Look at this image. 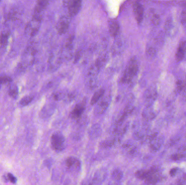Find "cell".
Returning <instances> with one entry per match:
<instances>
[{
	"label": "cell",
	"mask_w": 186,
	"mask_h": 185,
	"mask_svg": "<svg viewBox=\"0 0 186 185\" xmlns=\"http://www.w3.org/2000/svg\"><path fill=\"white\" fill-rule=\"evenodd\" d=\"M139 66L137 60L136 59H132L128 67L126 70L125 73L123 74L121 81L123 84H128L132 81L134 77L137 75L138 71Z\"/></svg>",
	"instance_id": "1"
},
{
	"label": "cell",
	"mask_w": 186,
	"mask_h": 185,
	"mask_svg": "<svg viewBox=\"0 0 186 185\" xmlns=\"http://www.w3.org/2000/svg\"><path fill=\"white\" fill-rule=\"evenodd\" d=\"M51 143L53 150L61 151L65 148V138L62 133L57 132L51 136Z\"/></svg>",
	"instance_id": "2"
},
{
	"label": "cell",
	"mask_w": 186,
	"mask_h": 185,
	"mask_svg": "<svg viewBox=\"0 0 186 185\" xmlns=\"http://www.w3.org/2000/svg\"><path fill=\"white\" fill-rule=\"evenodd\" d=\"M85 107L86 103L85 102H81L76 104L70 113V116L72 119L76 120H80L85 111Z\"/></svg>",
	"instance_id": "3"
},
{
	"label": "cell",
	"mask_w": 186,
	"mask_h": 185,
	"mask_svg": "<svg viewBox=\"0 0 186 185\" xmlns=\"http://www.w3.org/2000/svg\"><path fill=\"white\" fill-rule=\"evenodd\" d=\"M82 5L81 0H69L68 11L71 16H76L80 11Z\"/></svg>",
	"instance_id": "4"
},
{
	"label": "cell",
	"mask_w": 186,
	"mask_h": 185,
	"mask_svg": "<svg viewBox=\"0 0 186 185\" xmlns=\"http://www.w3.org/2000/svg\"><path fill=\"white\" fill-rule=\"evenodd\" d=\"M109 104V101L107 98H105L104 96L102 97L99 101L97 102V105L96 106L94 110L95 115H100L104 114L106 111Z\"/></svg>",
	"instance_id": "5"
},
{
	"label": "cell",
	"mask_w": 186,
	"mask_h": 185,
	"mask_svg": "<svg viewBox=\"0 0 186 185\" xmlns=\"http://www.w3.org/2000/svg\"><path fill=\"white\" fill-rule=\"evenodd\" d=\"M160 174L158 170L155 168L149 169V172L146 178L144 180L145 183L147 184H155L159 181Z\"/></svg>",
	"instance_id": "6"
},
{
	"label": "cell",
	"mask_w": 186,
	"mask_h": 185,
	"mask_svg": "<svg viewBox=\"0 0 186 185\" xmlns=\"http://www.w3.org/2000/svg\"><path fill=\"white\" fill-rule=\"evenodd\" d=\"M133 12L134 16L138 24H141L143 21L144 17V8L142 4L136 2L133 4Z\"/></svg>",
	"instance_id": "7"
},
{
	"label": "cell",
	"mask_w": 186,
	"mask_h": 185,
	"mask_svg": "<svg viewBox=\"0 0 186 185\" xmlns=\"http://www.w3.org/2000/svg\"><path fill=\"white\" fill-rule=\"evenodd\" d=\"M65 165L70 170H77L81 167L80 161L76 157L70 156L66 160Z\"/></svg>",
	"instance_id": "8"
},
{
	"label": "cell",
	"mask_w": 186,
	"mask_h": 185,
	"mask_svg": "<svg viewBox=\"0 0 186 185\" xmlns=\"http://www.w3.org/2000/svg\"><path fill=\"white\" fill-rule=\"evenodd\" d=\"M101 133V128L98 124H95L90 128L89 131V137L92 139L98 138Z\"/></svg>",
	"instance_id": "9"
},
{
	"label": "cell",
	"mask_w": 186,
	"mask_h": 185,
	"mask_svg": "<svg viewBox=\"0 0 186 185\" xmlns=\"http://www.w3.org/2000/svg\"><path fill=\"white\" fill-rule=\"evenodd\" d=\"M69 23L67 19H66L65 18L62 19L59 21L58 27H57V29H58L59 32L61 34L65 33L67 31V29L69 27Z\"/></svg>",
	"instance_id": "10"
},
{
	"label": "cell",
	"mask_w": 186,
	"mask_h": 185,
	"mask_svg": "<svg viewBox=\"0 0 186 185\" xmlns=\"http://www.w3.org/2000/svg\"><path fill=\"white\" fill-rule=\"evenodd\" d=\"M105 92V91L104 88H100L96 92H95L91 101V105H94L95 104L97 103L102 97L104 96Z\"/></svg>",
	"instance_id": "11"
},
{
	"label": "cell",
	"mask_w": 186,
	"mask_h": 185,
	"mask_svg": "<svg viewBox=\"0 0 186 185\" xmlns=\"http://www.w3.org/2000/svg\"><path fill=\"white\" fill-rule=\"evenodd\" d=\"M119 30V25L116 20H112L109 23V32L112 36L118 34Z\"/></svg>",
	"instance_id": "12"
},
{
	"label": "cell",
	"mask_w": 186,
	"mask_h": 185,
	"mask_svg": "<svg viewBox=\"0 0 186 185\" xmlns=\"http://www.w3.org/2000/svg\"><path fill=\"white\" fill-rule=\"evenodd\" d=\"M156 98V92L154 90H148L145 93V102L147 103V106L151 105Z\"/></svg>",
	"instance_id": "13"
},
{
	"label": "cell",
	"mask_w": 186,
	"mask_h": 185,
	"mask_svg": "<svg viewBox=\"0 0 186 185\" xmlns=\"http://www.w3.org/2000/svg\"><path fill=\"white\" fill-rule=\"evenodd\" d=\"M162 141L160 138H155L151 141V144L150 145L151 150L153 151H156L158 150L162 145Z\"/></svg>",
	"instance_id": "14"
},
{
	"label": "cell",
	"mask_w": 186,
	"mask_h": 185,
	"mask_svg": "<svg viewBox=\"0 0 186 185\" xmlns=\"http://www.w3.org/2000/svg\"><path fill=\"white\" fill-rule=\"evenodd\" d=\"M123 177V173L119 169H115L112 173V178L115 181H120Z\"/></svg>",
	"instance_id": "15"
},
{
	"label": "cell",
	"mask_w": 186,
	"mask_h": 185,
	"mask_svg": "<svg viewBox=\"0 0 186 185\" xmlns=\"http://www.w3.org/2000/svg\"><path fill=\"white\" fill-rule=\"evenodd\" d=\"M149 169H141L136 172V177L140 180H145L148 175Z\"/></svg>",
	"instance_id": "16"
},
{
	"label": "cell",
	"mask_w": 186,
	"mask_h": 185,
	"mask_svg": "<svg viewBox=\"0 0 186 185\" xmlns=\"http://www.w3.org/2000/svg\"><path fill=\"white\" fill-rule=\"evenodd\" d=\"M49 0H38L36 7V11L38 12H40L45 9L48 5Z\"/></svg>",
	"instance_id": "17"
},
{
	"label": "cell",
	"mask_w": 186,
	"mask_h": 185,
	"mask_svg": "<svg viewBox=\"0 0 186 185\" xmlns=\"http://www.w3.org/2000/svg\"><path fill=\"white\" fill-rule=\"evenodd\" d=\"M115 140L113 139V140H105L104 141L100 143V146L102 148H108V147H111L114 146L115 144Z\"/></svg>",
	"instance_id": "18"
},
{
	"label": "cell",
	"mask_w": 186,
	"mask_h": 185,
	"mask_svg": "<svg viewBox=\"0 0 186 185\" xmlns=\"http://www.w3.org/2000/svg\"><path fill=\"white\" fill-rule=\"evenodd\" d=\"M44 109H44L45 111H44V112H45L44 115H46V116H49L54 112L55 106L53 104H49L48 106L45 107Z\"/></svg>",
	"instance_id": "19"
},
{
	"label": "cell",
	"mask_w": 186,
	"mask_h": 185,
	"mask_svg": "<svg viewBox=\"0 0 186 185\" xmlns=\"http://www.w3.org/2000/svg\"><path fill=\"white\" fill-rule=\"evenodd\" d=\"M33 99V97L30 96H27L24 97L20 101V104L22 106H27L32 101Z\"/></svg>",
	"instance_id": "20"
},
{
	"label": "cell",
	"mask_w": 186,
	"mask_h": 185,
	"mask_svg": "<svg viewBox=\"0 0 186 185\" xmlns=\"http://www.w3.org/2000/svg\"><path fill=\"white\" fill-rule=\"evenodd\" d=\"M18 88L16 85H13L11 86L9 90V95L11 97L13 98H16L18 96Z\"/></svg>",
	"instance_id": "21"
},
{
	"label": "cell",
	"mask_w": 186,
	"mask_h": 185,
	"mask_svg": "<svg viewBox=\"0 0 186 185\" xmlns=\"http://www.w3.org/2000/svg\"><path fill=\"white\" fill-rule=\"evenodd\" d=\"M67 93V92H65L64 91H57L53 94V99L56 101H59V100L63 99L65 98Z\"/></svg>",
	"instance_id": "22"
},
{
	"label": "cell",
	"mask_w": 186,
	"mask_h": 185,
	"mask_svg": "<svg viewBox=\"0 0 186 185\" xmlns=\"http://www.w3.org/2000/svg\"><path fill=\"white\" fill-rule=\"evenodd\" d=\"M186 83L184 82V81L178 80L177 83H176V89L179 92H181V91L184 90L185 88H186Z\"/></svg>",
	"instance_id": "23"
},
{
	"label": "cell",
	"mask_w": 186,
	"mask_h": 185,
	"mask_svg": "<svg viewBox=\"0 0 186 185\" xmlns=\"http://www.w3.org/2000/svg\"><path fill=\"white\" fill-rule=\"evenodd\" d=\"M12 81V79L11 77L8 76H2L0 77V88H1L2 84L8 83Z\"/></svg>",
	"instance_id": "24"
},
{
	"label": "cell",
	"mask_w": 186,
	"mask_h": 185,
	"mask_svg": "<svg viewBox=\"0 0 186 185\" xmlns=\"http://www.w3.org/2000/svg\"><path fill=\"white\" fill-rule=\"evenodd\" d=\"M185 154L182 153H176L171 155V159L174 161H178L184 158Z\"/></svg>",
	"instance_id": "25"
},
{
	"label": "cell",
	"mask_w": 186,
	"mask_h": 185,
	"mask_svg": "<svg viewBox=\"0 0 186 185\" xmlns=\"http://www.w3.org/2000/svg\"><path fill=\"white\" fill-rule=\"evenodd\" d=\"M154 116V114L153 112H152L151 110L150 109H147L143 111V116L146 119H152L153 116Z\"/></svg>",
	"instance_id": "26"
},
{
	"label": "cell",
	"mask_w": 186,
	"mask_h": 185,
	"mask_svg": "<svg viewBox=\"0 0 186 185\" xmlns=\"http://www.w3.org/2000/svg\"><path fill=\"white\" fill-rule=\"evenodd\" d=\"M7 176H8V178L9 180L12 182V183H15L17 182V179L12 174L8 173L7 174Z\"/></svg>",
	"instance_id": "27"
},
{
	"label": "cell",
	"mask_w": 186,
	"mask_h": 185,
	"mask_svg": "<svg viewBox=\"0 0 186 185\" xmlns=\"http://www.w3.org/2000/svg\"><path fill=\"white\" fill-rule=\"evenodd\" d=\"M178 171V168H175L171 169L170 171V175H171V177H174L175 176L176 174V173Z\"/></svg>",
	"instance_id": "28"
},
{
	"label": "cell",
	"mask_w": 186,
	"mask_h": 185,
	"mask_svg": "<svg viewBox=\"0 0 186 185\" xmlns=\"http://www.w3.org/2000/svg\"><path fill=\"white\" fill-rule=\"evenodd\" d=\"M7 37L6 35H2V36H1V42L2 43H5L7 42Z\"/></svg>",
	"instance_id": "29"
}]
</instances>
